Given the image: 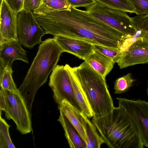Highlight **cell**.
<instances>
[{
    "mask_svg": "<svg viewBox=\"0 0 148 148\" xmlns=\"http://www.w3.org/2000/svg\"><path fill=\"white\" fill-rule=\"evenodd\" d=\"M12 66H7L0 75V86L2 88L16 91L18 90L12 77Z\"/></svg>",
    "mask_w": 148,
    "mask_h": 148,
    "instance_id": "obj_21",
    "label": "cell"
},
{
    "mask_svg": "<svg viewBox=\"0 0 148 148\" xmlns=\"http://www.w3.org/2000/svg\"><path fill=\"white\" fill-rule=\"evenodd\" d=\"M92 45L94 49L110 59L114 63H116L120 57L121 51L120 49L101 45Z\"/></svg>",
    "mask_w": 148,
    "mask_h": 148,
    "instance_id": "obj_25",
    "label": "cell"
},
{
    "mask_svg": "<svg viewBox=\"0 0 148 148\" xmlns=\"http://www.w3.org/2000/svg\"><path fill=\"white\" fill-rule=\"evenodd\" d=\"M17 14L6 0H1L0 14V45L18 40L17 30Z\"/></svg>",
    "mask_w": 148,
    "mask_h": 148,
    "instance_id": "obj_11",
    "label": "cell"
},
{
    "mask_svg": "<svg viewBox=\"0 0 148 148\" xmlns=\"http://www.w3.org/2000/svg\"><path fill=\"white\" fill-rule=\"evenodd\" d=\"M147 93L148 95V86H147Z\"/></svg>",
    "mask_w": 148,
    "mask_h": 148,
    "instance_id": "obj_30",
    "label": "cell"
},
{
    "mask_svg": "<svg viewBox=\"0 0 148 148\" xmlns=\"http://www.w3.org/2000/svg\"><path fill=\"white\" fill-rule=\"evenodd\" d=\"M79 84L86 95L93 114V117L97 118L104 116L114 109L113 100L106 79L103 77L88 75Z\"/></svg>",
    "mask_w": 148,
    "mask_h": 148,
    "instance_id": "obj_5",
    "label": "cell"
},
{
    "mask_svg": "<svg viewBox=\"0 0 148 148\" xmlns=\"http://www.w3.org/2000/svg\"><path fill=\"white\" fill-rule=\"evenodd\" d=\"M63 51L55 39L42 41L22 84L18 90L24 97L31 114L34 98L38 90L47 81Z\"/></svg>",
    "mask_w": 148,
    "mask_h": 148,
    "instance_id": "obj_2",
    "label": "cell"
},
{
    "mask_svg": "<svg viewBox=\"0 0 148 148\" xmlns=\"http://www.w3.org/2000/svg\"><path fill=\"white\" fill-rule=\"evenodd\" d=\"M92 122L110 148H143L140 137L123 109L119 106Z\"/></svg>",
    "mask_w": 148,
    "mask_h": 148,
    "instance_id": "obj_3",
    "label": "cell"
},
{
    "mask_svg": "<svg viewBox=\"0 0 148 148\" xmlns=\"http://www.w3.org/2000/svg\"><path fill=\"white\" fill-rule=\"evenodd\" d=\"M116 99L138 132L144 146L148 148V102L140 99Z\"/></svg>",
    "mask_w": 148,
    "mask_h": 148,
    "instance_id": "obj_7",
    "label": "cell"
},
{
    "mask_svg": "<svg viewBox=\"0 0 148 148\" xmlns=\"http://www.w3.org/2000/svg\"><path fill=\"white\" fill-rule=\"evenodd\" d=\"M84 60L105 79L113 69L114 64L110 59L94 49Z\"/></svg>",
    "mask_w": 148,
    "mask_h": 148,
    "instance_id": "obj_15",
    "label": "cell"
},
{
    "mask_svg": "<svg viewBox=\"0 0 148 148\" xmlns=\"http://www.w3.org/2000/svg\"><path fill=\"white\" fill-rule=\"evenodd\" d=\"M10 126L0 117V148H15L10 137L9 129Z\"/></svg>",
    "mask_w": 148,
    "mask_h": 148,
    "instance_id": "obj_20",
    "label": "cell"
},
{
    "mask_svg": "<svg viewBox=\"0 0 148 148\" xmlns=\"http://www.w3.org/2000/svg\"><path fill=\"white\" fill-rule=\"evenodd\" d=\"M100 4L109 8L125 12L134 13V9L129 0H96Z\"/></svg>",
    "mask_w": 148,
    "mask_h": 148,
    "instance_id": "obj_19",
    "label": "cell"
},
{
    "mask_svg": "<svg viewBox=\"0 0 148 148\" xmlns=\"http://www.w3.org/2000/svg\"><path fill=\"white\" fill-rule=\"evenodd\" d=\"M71 6L77 8L85 7L90 5L96 2V0H66Z\"/></svg>",
    "mask_w": 148,
    "mask_h": 148,
    "instance_id": "obj_28",
    "label": "cell"
},
{
    "mask_svg": "<svg viewBox=\"0 0 148 148\" xmlns=\"http://www.w3.org/2000/svg\"><path fill=\"white\" fill-rule=\"evenodd\" d=\"M17 30L18 40L29 49L40 44L42 37L46 34L33 14L24 8L17 15Z\"/></svg>",
    "mask_w": 148,
    "mask_h": 148,
    "instance_id": "obj_8",
    "label": "cell"
},
{
    "mask_svg": "<svg viewBox=\"0 0 148 148\" xmlns=\"http://www.w3.org/2000/svg\"><path fill=\"white\" fill-rule=\"evenodd\" d=\"M71 7L66 0H42V3L36 11L66 10Z\"/></svg>",
    "mask_w": 148,
    "mask_h": 148,
    "instance_id": "obj_22",
    "label": "cell"
},
{
    "mask_svg": "<svg viewBox=\"0 0 148 148\" xmlns=\"http://www.w3.org/2000/svg\"><path fill=\"white\" fill-rule=\"evenodd\" d=\"M85 8L93 17L128 38L134 37L137 32L131 18L126 12L108 8L97 1Z\"/></svg>",
    "mask_w": 148,
    "mask_h": 148,
    "instance_id": "obj_6",
    "label": "cell"
},
{
    "mask_svg": "<svg viewBox=\"0 0 148 148\" xmlns=\"http://www.w3.org/2000/svg\"><path fill=\"white\" fill-rule=\"evenodd\" d=\"M0 112L4 111L7 119L12 120L17 129L22 134L32 130L31 114L25 99L18 90L16 91L0 88Z\"/></svg>",
    "mask_w": 148,
    "mask_h": 148,
    "instance_id": "obj_4",
    "label": "cell"
},
{
    "mask_svg": "<svg viewBox=\"0 0 148 148\" xmlns=\"http://www.w3.org/2000/svg\"><path fill=\"white\" fill-rule=\"evenodd\" d=\"M49 85L53 92L54 100L58 105L66 100L82 113L75 97L69 73L65 66H56L50 76Z\"/></svg>",
    "mask_w": 148,
    "mask_h": 148,
    "instance_id": "obj_9",
    "label": "cell"
},
{
    "mask_svg": "<svg viewBox=\"0 0 148 148\" xmlns=\"http://www.w3.org/2000/svg\"><path fill=\"white\" fill-rule=\"evenodd\" d=\"M65 66L69 73L75 97L80 107L82 114L89 118L93 117L92 111L84 91L66 65Z\"/></svg>",
    "mask_w": 148,
    "mask_h": 148,
    "instance_id": "obj_17",
    "label": "cell"
},
{
    "mask_svg": "<svg viewBox=\"0 0 148 148\" xmlns=\"http://www.w3.org/2000/svg\"><path fill=\"white\" fill-rule=\"evenodd\" d=\"M135 80L132 78L131 73L118 78L114 83V93L120 94L125 92L132 86Z\"/></svg>",
    "mask_w": 148,
    "mask_h": 148,
    "instance_id": "obj_23",
    "label": "cell"
},
{
    "mask_svg": "<svg viewBox=\"0 0 148 148\" xmlns=\"http://www.w3.org/2000/svg\"><path fill=\"white\" fill-rule=\"evenodd\" d=\"M9 6L17 14L24 8V0H6Z\"/></svg>",
    "mask_w": 148,
    "mask_h": 148,
    "instance_id": "obj_29",
    "label": "cell"
},
{
    "mask_svg": "<svg viewBox=\"0 0 148 148\" xmlns=\"http://www.w3.org/2000/svg\"><path fill=\"white\" fill-rule=\"evenodd\" d=\"M137 16L148 15V0H129Z\"/></svg>",
    "mask_w": 148,
    "mask_h": 148,
    "instance_id": "obj_26",
    "label": "cell"
},
{
    "mask_svg": "<svg viewBox=\"0 0 148 148\" xmlns=\"http://www.w3.org/2000/svg\"><path fill=\"white\" fill-rule=\"evenodd\" d=\"M46 34L82 40L93 45L122 50L129 38L101 22L85 10L71 6L61 10H48L33 13Z\"/></svg>",
    "mask_w": 148,
    "mask_h": 148,
    "instance_id": "obj_1",
    "label": "cell"
},
{
    "mask_svg": "<svg viewBox=\"0 0 148 148\" xmlns=\"http://www.w3.org/2000/svg\"><path fill=\"white\" fill-rule=\"evenodd\" d=\"M137 36L127 49L121 52L120 57L116 62L121 69L148 63V38Z\"/></svg>",
    "mask_w": 148,
    "mask_h": 148,
    "instance_id": "obj_10",
    "label": "cell"
},
{
    "mask_svg": "<svg viewBox=\"0 0 148 148\" xmlns=\"http://www.w3.org/2000/svg\"><path fill=\"white\" fill-rule=\"evenodd\" d=\"M18 40H13L0 45V75L7 66H12L13 62L20 60L28 64L26 53Z\"/></svg>",
    "mask_w": 148,
    "mask_h": 148,
    "instance_id": "obj_12",
    "label": "cell"
},
{
    "mask_svg": "<svg viewBox=\"0 0 148 148\" xmlns=\"http://www.w3.org/2000/svg\"><path fill=\"white\" fill-rule=\"evenodd\" d=\"M53 38L63 52L71 53L83 60L94 50L92 44L82 40L61 36H54Z\"/></svg>",
    "mask_w": 148,
    "mask_h": 148,
    "instance_id": "obj_13",
    "label": "cell"
},
{
    "mask_svg": "<svg viewBox=\"0 0 148 148\" xmlns=\"http://www.w3.org/2000/svg\"><path fill=\"white\" fill-rule=\"evenodd\" d=\"M42 3V0H24V9L34 13Z\"/></svg>",
    "mask_w": 148,
    "mask_h": 148,
    "instance_id": "obj_27",
    "label": "cell"
},
{
    "mask_svg": "<svg viewBox=\"0 0 148 148\" xmlns=\"http://www.w3.org/2000/svg\"><path fill=\"white\" fill-rule=\"evenodd\" d=\"M57 121L62 125L71 148H86V143L76 130L61 110Z\"/></svg>",
    "mask_w": 148,
    "mask_h": 148,
    "instance_id": "obj_16",
    "label": "cell"
},
{
    "mask_svg": "<svg viewBox=\"0 0 148 148\" xmlns=\"http://www.w3.org/2000/svg\"><path fill=\"white\" fill-rule=\"evenodd\" d=\"M58 108L62 112L86 143L87 137L85 118L86 116L66 100H64L58 105Z\"/></svg>",
    "mask_w": 148,
    "mask_h": 148,
    "instance_id": "obj_14",
    "label": "cell"
},
{
    "mask_svg": "<svg viewBox=\"0 0 148 148\" xmlns=\"http://www.w3.org/2000/svg\"><path fill=\"white\" fill-rule=\"evenodd\" d=\"M86 117L85 129L87 137L86 148H100L104 143L95 125Z\"/></svg>",
    "mask_w": 148,
    "mask_h": 148,
    "instance_id": "obj_18",
    "label": "cell"
},
{
    "mask_svg": "<svg viewBox=\"0 0 148 148\" xmlns=\"http://www.w3.org/2000/svg\"><path fill=\"white\" fill-rule=\"evenodd\" d=\"M140 37L148 38V15L131 18Z\"/></svg>",
    "mask_w": 148,
    "mask_h": 148,
    "instance_id": "obj_24",
    "label": "cell"
}]
</instances>
